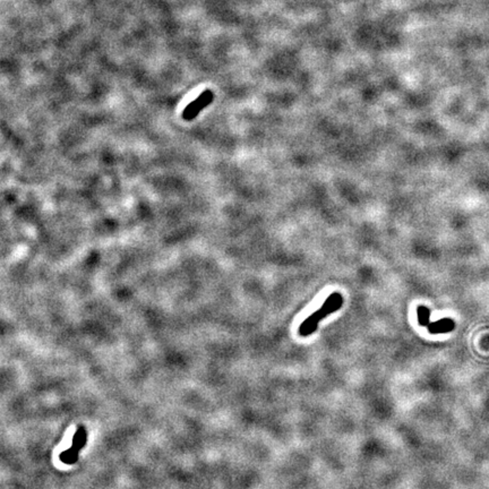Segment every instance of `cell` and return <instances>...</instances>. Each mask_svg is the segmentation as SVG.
<instances>
[{
    "instance_id": "3957f363",
    "label": "cell",
    "mask_w": 489,
    "mask_h": 489,
    "mask_svg": "<svg viewBox=\"0 0 489 489\" xmlns=\"http://www.w3.org/2000/svg\"><path fill=\"white\" fill-rule=\"evenodd\" d=\"M427 328L431 334L450 333L455 328V322L451 319H443L431 323L427 326Z\"/></svg>"
},
{
    "instance_id": "7a4b0ae2",
    "label": "cell",
    "mask_w": 489,
    "mask_h": 489,
    "mask_svg": "<svg viewBox=\"0 0 489 489\" xmlns=\"http://www.w3.org/2000/svg\"><path fill=\"white\" fill-rule=\"evenodd\" d=\"M213 98L214 97L212 91L205 90L200 97H197L193 102H190L189 105L186 107L184 112H182V118L187 121L193 120V119L196 118L197 114L200 113L205 107H208L212 103Z\"/></svg>"
},
{
    "instance_id": "6da1fadb",
    "label": "cell",
    "mask_w": 489,
    "mask_h": 489,
    "mask_svg": "<svg viewBox=\"0 0 489 489\" xmlns=\"http://www.w3.org/2000/svg\"><path fill=\"white\" fill-rule=\"evenodd\" d=\"M342 305H343V297L337 292L332 293V295L325 300V303L323 304V306H322L321 309L312 314L307 320H305L303 323H301L299 327L300 335L301 336L311 335V334L315 332L317 327H319L321 321H323L325 317L331 315L332 313L339 311V309L342 307Z\"/></svg>"
},
{
    "instance_id": "277c9868",
    "label": "cell",
    "mask_w": 489,
    "mask_h": 489,
    "mask_svg": "<svg viewBox=\"0 0 489 489\" xmlns=\"http://www.w3.org/2000/svg\"><path fill=\"white\" fill-rule=\"evenodd\" d=\"M417 315H418V323L420 326H427L431 324V312L426 306H419L417 308Z\"/></svg>"
}]
</instances>
